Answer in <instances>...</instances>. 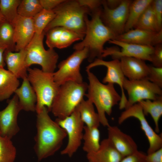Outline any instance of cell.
Returning <instances> with one entry per match:
<instances>
[{
    "mask_svg": "<svg viewBox=\"0 0 162 162\" xmlns=\"http://www.w3.org/2000/svg\"><path fill=\"white\" fill-rule=\"evenodd\" d=\"M45 33L40 35L35 34L32 39L25 48L26 51V63L28 68L34 64L40 66L43 71L53 73L58 58L54 49L46 50L43 45Z\"/></svg>",
    "mask_w": 162,
    "mask_h": 162,
    "instance_id": "52a82bcc",
    "label": "cell"
},
{
    "mask_svg": "<svg viewBox=\"0 0 162 162\" xmlns=\"http://www.w3.org/2000/svg\"><path fill=\"white\" fill-rule=\"evenodd\" d=\"M52 10L56 16L45 29V33L53 28L62 27L85 36V18L90 14L88 9L80 5L77 0H65Z\"/></svg>",
    "mask_w": 162,
    "mask_h": 162,
    "instance_id": "277c9868",
    "label": "cell"
},
{
    "mask_svg": "<svg viewBox=\"0 0 162 162\" xmlns=\"http://www.w3.org/2000/svg\"><path fill=\"white\" fill-rule=\"evenodd\" d=\"M134 28L154 32H158L151 4L144 10Z\"/></svg>",
    "mask_w": 162,
    "mask_h": 162,
    "instance_id": "f546056e",
    "label": "cell"
},
{
    "mask_svg": "<svg viewBox=\"0 0 162 162\" xmlns=\"http://www.w3.org/2000/svg\"><path fill=\"white\" fill-rule=\"evenodd\" d=\"M43 9L40 0H22L18 7V15L33 18Z\"/></svg>",
    "mask_w": 162,
    "mask_h": 162,
    "instance_id": "836d02e7",
    "label": "cell"
},
{
    "mask_svg": "<svg viewBox=\"0 0 162 162\" xmlns=\"http://www.w3.org/2000/svg\"><path fill=\"white\" fill-rule=\"evenodd\" d=\"M138 103L141 106L145 116L148 114L151 116L155 124V131L158 133L159 120L162 115V96L154 100H144Z\"/></svg>",
    "mask_w": 162,
    "mask_h": 162,
    "instance_id": "4316f807",
    "label": "cell"
},
{
    "mask_svg": "<svg viewBox=\"0 0 162 162\" xmlns=\"http://www.w3.org/2000/svg\"><path fill=\"white\" fill-rule=\"evenodd\" d=\"M151 4L158 32L162 29V0H153Z\"/></svg>",
    "mask_w": 162,
    "mask_h": 162,
    "instance_id": "d590c367",
    "label": "cell"
},
{
    "mask_svg": "<svg viewBox=\"0 0 162 162\" xmlns=\"http://www.w3.org/2000/svg\"><path fill=\"white\" fill-rule=\"evenodd\" d=\"M122 0H107L105 2L107 7L110 9H114L118 7L121 4Z\"/></svg>",
    "mask_w": 162,
    "mask_h": 162,
    "instance_id": "b9f144b4",
    "label": "cell"
},
{
    "mask_svg": "<svg viewBox=\"0 0 162 162\" xmlns=\"http://www.w3.org/2000/svg\"><path fill=\"white\" fill-rule=\"evenodd\" d=\"M21 86L15 92L17 96L22 110L27 112L36 111L37 97L27 77L22 79Z\"/></svg>",
    "mask_w": 162,
    "mask_h": 162,
    "instance_id": "603a6c76",
    "label": "cell"
},
{
    "mask_svg": "<svg viewBox=\"0 0 162 162\" xmlns=\"http://www.w3.org/2000/svg\"><path fill=\"white\" fill-rule=\"evenodd\" d=\"M132 0H122L120 5L114 9H110L102 0L100 18L104 24L109 28L116 37L124 32L129 6Z\"/></svg>",
    "mask_w": 162,
    "mask_h": 162,
    "instance_id": "8fae6325",
    "label": "cell"
},
{
    "mask_svg": "<svg viewBox=\"0 0 162 162\" xmlns=\"http://www.w3.org/2000/svg\"><path fill=\"white\" fill-rule=\"evenodd\" d=\"M123 87L128 95L125 109L141 100H153L162 96V88L146 78L129 80L125 78Z\"/></svg>",
    "mask_w": 162,
    "mask_h": 162,
    "instance_id": "30bf717a",
    "label": "cell"
},
{
    "mask_svg": "<svg viewBox=\"0 0 162 162\" xmlns=\"http://www.w3.org/2000/svg\"><path fill=\"white\" fill-rule=\"evenodd\" d=\"M149 66V71L146 79L162 88V67Z\"/></svg>",
    "mask_w": 162,
    "mask_h": 162,
    "instance_id": "e575fe53",
    "label": "cell"
},
{
    "mask_svg": "<svg viewBox=\"0 0 162 162\" xmlns=\"http://www.w3.org/2000/svg\"><path fill=\"white\" fill-rule=\"evenodd\" d=\"M146 162H162V148L146 154Z\"/></svg>",
    "mask_w": 162,
    "mask_h": 162,
    "instance_id": "60d3db41",
    "label": "cell"
},
{
    "mask_svg": "<svg viewBox=\"0 0 162 162\" xmlns=\"http://www.w3.org/2000/svg\"><path fill=\"white\" fill-rule=\"evenodd\" d=\"M86 71L89 84L85 96L95 106L100 124L108 127L110 125L106 114L111 115L113 107L119 103L121 96L116 91L114 84L102 83L90 70Z\"/></svg>",
    "mask_w": 162,
    "mask_h": 162,
    "instance_id": "3957f363",
    "label": "cell"
},
{
    "mask_svg": "<svg viewBox=\"0 0 162 162\" xmlns=\"http://www.w3.org/2000/svg\"><path fill=\"white\" fill-rule=\"evenodd\" d=\"M56 15L52 10L43 9L36 14L33 18L35 33L38 35L41 34Z\"/></svg>",
    "mask_w": 162,
    "mask_h": 162,
    "instance_id": "d6a6232c",
    "label": "cell"
},
{
    "mask_svg": "<svg viewBox=\"0 0 162 162\" xmlns=\"http://www.w3.org/2000/svg\"><path fill=\"white\" fill-rule=\"evenodd\" d=\"M108 42L120 47L121 50L115 47H107L104 49L102 58L110 56L113 59L119 60L122 57H128L151 62V56L153 52L154 46L124 42L114 39Z\"/></svg>",
    "mask_w": 162,
    "mask_h": 162,
    "instance_id": "4fadbf2b",
    "label": "cell"
},
{
    "mask_svg": "<svg viewBox=\"0 0 162 162\" xmlns=\"http://www.w3.org/2000/svg\"><path fill=\"white\" fill-rule=\"evenodd\" d=\"M0 45L5 46L6 50L15 52L14 26L5 20L0 22Z\"/></svg>",
    "mask_w": 162,
    "mask_h": 162,
    "instance_id": "f1b7e54d",
    "label": "cell"
},
{
    "mask_svg": "<svg viewBox=\"0 0 162 162\" xmlns=\"http://www.w3.org/2000/svg\"><path fill=\"white\" fill-rule=\"evenodd\" d=\"M16 155V148L11 139L2 136L0 132V162H14Z\"/></svg>",
    "mask_w": 162,
    "mask_h": 162,
    "instance_id": "4dcf8cb0",
    "label": "cell"
},
{
    "mask_svg": "<svg viewBox=\"0 0 162 162\" xmlns=\"http://www.w3.org/2000/svg\"><path fill=\"white\" fill-rule=\"evenodd\" d=\"M86 157L92 162H120L124 158L108 138L101 141L97 151L87 154Z\"/></svg>",
    "mask_w": 162,
    "mask_h": 162,
    "instance_id": "7402d4cb",
    "label": "cell"
},
{
    "mask_svg": "<svg viewBox=\"0 0 162 162\" xmlns=\"http://www.w3.org/2000/svg\"><path fill=\"white\" fill-rule=\"evenodd\" d=\"M55 121L65 131L68 137L67 144L61 154L71 158L81 144L84 124L76 108L69 116L63 119L57 118Z\"/></svg>",
    "mask_w": 162,
    "mask_h": 162,
    "instance_id": "9c48e42d",
    "label": "cell"
},
{
    "mask_svg": "<svg viewBox=\"0 0 162 162\" xmlns=\"http://www.w3.org/2000/svg\"><path fill=\"white\" fill-rule=\"evenodd\" d=\"M107 127V138L123 157L138 150L136 143L130 135L123 132L116 126L110 125Z\"/></svg>",
    "mask_w": 162,
    "mask_h": 162,
    "instance_id": "d6986e66",
    "label": "cell"
},
{
    "mask_svg": "<svg viewBox=\"0 0 162 162\" xmlns=\"http://www.w3.org/2000/svg\"><path fill=\"white\" fill-rule=\"evenodd\" d=\"M77 1L80 5L88 9L90 12V13L91 12L102 7V0H77Z\"/></svg>",
    "mask_w": 162,
    "mask_h": 162,
    "instance_id": "74e56055",
    "label": "cell"
},
{
    "mask_svg": "<svg viewBox=\"0 0 162 162\" xmlns=\"http://www.w3.org/2000/svg\"><path fill=\"white\" fill-rule=\"evenodd\" d=\"M102 7L92 12L90 20L86 15L85 18L86 30L85 36L81 42L75 44L73 47L75 50L86 47L88 50V60L92 62L96 58L102 59V55L105 43L114 39V33L102 21L100 15Z\"/></svg>",
    "mask_w": 162,
    "mask_h": 162,
    "instance_id": "7a4b0ae2",
    "label": "cell"
},
{
    "mask_svg": "<svg viewBox=\"0 0 162 162\" xmlns=\"http://www.w3.org/2000/svg\"><path fill=\"white\" fill-rule=\"evenodd\" d=\"M13 25L15 52H17L26 48L35 34L33 19L18 15Z\"/></svg>",
    "mask_w": 162,
    "mask_h": 162,
    "instance_id": "ac0fdd59",
    "label": "cell"
},
{
    "mask_svg": "<svg viewBox=\"0 0 162 162\" xmlns=\"http://www.w3.org/2000/svg\"><path fill=\"white\" fill-rule=\"evenodd\" d=\"M20 0H0V11L4 19L12 25L16 19Z\"/></svg>",
    "mask_w": 162,
    "mask_h": 162,
    "instance_id": "1f68e13d",
    "label": "cell"
},
{
    "mask_svg": "<svg viewBox=\"0 0 162 162\" xmlns=\"http://www.w3.org/2000/svg\"><path fill=\"white\" fill-rule=\"evenodd\" d=\"M65 0H40L43 9L52 10Z\"/></svg>",
    "mask_w": 162,
    "mask_h": 162,
    "instance_id": "ab89813d",
    "label": "cell"
},
{
    "mask_svg": "<svg viewBox=\"0 0 162 162\" xmlns=\"http://www.w3.org/2000/svg\"><path fill=\"white\" fill-rule=\"evenodd\" d=\"M120 66L125 77L129 80L146 78L149 71V66L144 61L132 57H123L120 60Z\"/></svg>",
    "mask_w": 162,
    "mask_h": 162,
    "instance_id": "ffe728a7",
    "label": "cell"
},
{
    "mask_svg": "<svg viewBox=\"0 0 162 162\" xmlns=\"http://www.w3.org/2000/svg\"><path fill=\"white\" fill-rule=\"evenodd\" d=\"M46 43L49 49H62L68 47L74 42L82 40L85 36L62 27L53 28L45 32Z\"/></svg>",
    "mask_w": 162,
    "mask_h": 162,
    "instance_id": "2e32d148",
    "label": "cell"
},
{
    "mask_svg": "<svg viewBox=\"0 0 162 162\" xmlns=\"http://www.w3.org/2000/svg\"><path fill=\"white\" fill-rule=\"evenodd\" d=\"M135 118L140 122L141 128L148 140L149 146L147 154L162 148V137L154 131L147 121L142 108L137 103L125 109L118 118V123L121 124L130 117Z\"/></svg>",
    "mask_w": 162,
    "mask_h": 162,
    "instance_id": "7c38bea8",
    "label": "cell"
},
{
    "mask_svg": "<svg viewBox=\"0 0 162 162\" xmlns=\"http://www.w3.org/2000/svg\"><path fill=\"white\" fill-rule=\"evenodd\" d=\"M27 78L37 96V113L44 106L50 112L53 101L60 86L54 81L53 73L46 72L37 68H29Z\"/></svg>",
    "mask_w": 162,
    "mask_h": 162,
    "instance_id": "8992f818",
    "label": "cell"
},
{
    "mask_svg": "<svg viewBox=\"0 0 162 162\" xmlns=\"http://www.w3.org/2000/svg\"><path fill=\"white\" fill-rule=\"evenodd\" d=\"M153 53L151 56V62L153 66L162 67V44H157L154 46Z\"/></svg>",
    "mask_w": 162,
    "mask_h": 162,
    "instance_id": "8d00e7d4",
    "label": "cell"
},
{
    "mask_svg": "<svg viewBox=\"0 0 162 162\" xmlns=\"http://www.w3.org/2000/svg\"><path fill=\"white\" fill-rule=\"evenodd\" d=\"M83 139V150L87 154L97 151L100 146V132L98 128L85 126Z\"/></svg>",
    "mask_w": 162,
    "mask_h": 162,
    "instance_id": "83f0119b",
    "label": "cell"
},
{
    "mask_svg": "<svg viewBox=\"0 0 162 162\" xmlns=\"http://www.w3.org/2000/svg\"><path fill=\"white\" fill-rule=\"evenodd\" d=\"M88 162H92L91 161H88Z\"/></svg>",
    "mask_w": 162,
    "mask_h": 162,
    "instance_id": "f6af8a7d",
    "label": "cell"
},
{
    "mask_svg": "<svg viewBox=\"0 0 162 162\" xmlns=\"http://www.w3.org/2000/svg\"><path fill=\"white\" fill-rule=\"evenodd\" d=\"M81 118L86 126L98 128L100 124L99 116L95 111L94 104L89 100L83 99L76 108Z\"/></svg>",
    "mask_w": 162,
    "mask_h": 162,
    "instance_id": "d4e9b609",
    "label": "cell"
},
{
    "mask_svg": "<svg viewBox=\"0 0 162 162\" xmlns=\"http://www.w3.org/2000/svg\"><path fill=\"white\" fill-rule=\"evenodd\" d=\"M5 20L0 11V22Z\"/></svg>",
    "mask_w": 162,
    "mask_h": 162,
    "instance_id": "ee69618b",
    "label": "cell"
},
{
    "mask_svg": "<svg viewBox=\"0 0 162 162\" xmlns=\"http://www.w3.org/2000/svg\"><path fill=\"white\" fill-rule=\"evenodd\" d=\"M6 49L5 46L0 45V67L1 68H4L5 64L4 59V54Z\"/></svg>",
    "mask_w": 162,
    "mask_h": 162,
    "instance_id": "7bdbcfd3",
    "label": "cell"
},
{
    "mask_svg": "<svg viewBox=\"0 0 162 162\" xmlns=\"http://www.w3.org/2000/svg\"><path fill=\"white\" fill-rule=\"evenodd\" d=\"M18 79L8 70L0 67V101L8 99L19 87Z\"/></svg>",
    "mask_w": 162,
    "mask_h": 162,
    "instance_id": "cb8c5ba5",
    "label": "cell"
},
{
    "mask_svg": "<svg viewBox=\"0 0 162 162\" xmlns=\"http://www.w3.org/2000/svg\"><path fill=\"white\" fill-rule=\"evenodd\" d=\"M49 112L44 106L37 113L34 149L39 161L53 155L67 136L65 131L51 118Z\"/></svg>",
    "mask_w": 162,
    "mask_h": 162,
    "instance_id": "6da1fadb",
    "label": "cell"
},
{
    "mask_svg": "<svg viewBox=\"0 0 162 162\" xmlns=\"http://www.w3.org/2000/svg\"><path fill=\"white\" fill-rule=\"evenodd\" d=\"M114 39L127 43L154 46L162 44V30L154 32L132 29L116 36Z\"/></svg>",
    "mask_w": 162,
    "mask_h": 162,
    "instance_id": "e0dca14e",
    "label": "cell"
},
{
    "mask_svg": "<svg viewBox=\"0 0 162 162\" xmlns=\"http://www.w3.org/2000/svg\"><path fill=\"white\" fill-rule=\"evenodd\" d=\"M88 49L85 47L80 50H75L66 59L58 64V70L53 73L54 79L59 86L68 81L78 83L83 82L80 72V66L82 61L87 58Z\"/></svg>",
    "mask_w": 162,
    "mask_h": 162,
    "instance_id": "ba28073f",
    "label": "cell"
},
{
    "mask_svg": "<svg viewBox=\"0 0 162 162\" xmlns=\"http://www.w3.org/2000/svg\"><path fill=\"white\" fill-rule=\"evenodd\" d=\"M146 155L142 152L138 150L132 154L124 157L120 162H146Z\"/></svg>",
    "mask_w": 162,
    "mask_h": 162,
    "instance_id": "f35d334b",
    "label": "cell"
},
{
    "mask_svg": "<svg viewBox=\"0 0 162 162\" xmlns=\"http://www.w3.org/2000/svg\"><path fill=\"white\" fill-rule=\"evenodd\" d=\"M88 84L66 82L61 85L53 101L50 112L58 118L63 119L70 115L84 99Z\"/></svg>",
    "mask_w": 162,
    "mask_h": 162,
    "instance_id": "5b68a950",
    "label": "cell"
},
{
    "mask_svg": "<svg viewBox=\"0 0 162 162\" xmlns=\"http://www.w3.org/2000/svg\"><path fill=\"white\" fill-rule=\"evenodd\" d=\"M26 56L25 49L15 52L6 49L4 52V59L8 70L18 79H23L27 77Z\"/></svg>",
    "mask_w": 162,
    "mask_h": 162,
    "instance_id": "44dd1931",
    "label": "cell"
},
{
    "mask_svg": "<svg viewBox=\"0 0 162 162\" xmlns=\"http://www.w3.org/2000/svg\"><path fill=\"white\" fill-rule=\"evenodd\" d=\"M153 0L132 1L129 8L127 20L124 28V32L133 29L146 9Z\"/></svg>",
    "mask_w": 162,
    "mask_h": 162,
    "instance_id": "484cf974",
    "label": "cell"
},
{
    "mask_svg": "<svg viewBox=\"0 0 162 162\" xmlns=\"http://www.w3.org/2000/svg\"><path fill=\"white\" fill-rule=\"evenodd\" d=\"M21 110L18 98L15 94L6 107L0 110V132L2 136L11 139L19 132L17 117Z\"/></svg>",
    "mask_w": 162,
    "mask_h": 162,
    "instance_id": "9a60e30c",
    "label": "cell"
},
{
    "mask_svg": "<svg viewBox=\"0 0 162 162\" xmlns=\"http://www.w3.org/2000/svg\"><path fill=\"white\" fill-rule=\"evenodd\" d=\"M98 66H103L107 68L106 74L103 78V83H115L118 84L121 90V100L119 104L120 110L124 109L127 101V98L123 88V82L125 77L121 69L119 60L113 59L105 61L102 59L96 58L86 67V70H90L92 68Z\"/></svg>",
    "mask_w": 162,
    "mask_h": 162,
    "instance_id": "5bb4252c",
    "label": "cell"
}]
</instances>
